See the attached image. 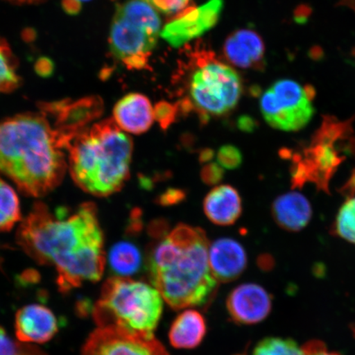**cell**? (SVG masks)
Wrapping results in <instances>:
<instances>
[{
    "mask_svg": "<svg viewBox=\"0 0 355 355\" xmlns=\"http://www.w3.org/2000/svg\"><path fill=\"white\" fill-rule=\"evenodd\" d=\"M17 242L38 263L55 266L62 292L97 282L103 275V234L92 203L72 213L52 212L44 204H35L20 226Z\"/></svg>",
    "mask_w": 355,
    "mask_h": 355,
    "instance_id": "cell-1",
    "label": "cell"
},
{
    "mask_svg": "<svg viewBox=\"0 0 355 355\" xmlns=\"http://www.w3.org/2000/svg\"><path fill=\"white\" fill-rule=\"evenodd\" d=\"M77 133L46 106L0 123V173L26 194L42 197L60 184Z\"/></svg>",
    "mask_w": 355,
    "mask_h": 355,
    "instance_id": "cell-2",
    "label": "cell"
},
{
    "mask_svg": "<svg viewBox=\"0 0 355 355\" xmlns=\"http://www.w3.org/2000/svg\"><path fill=\"white\" fill-rule=\"evenodd\" d=\"M207 238L199 228L180 224L154 248L149 268L153 286L173 309L204 305L219 282L211 272Z\"/></svg>",
    "mask_w": 355,
    "mask_h": 355,
    "instance_id": "cell-3",
    "label": "cell"
},
{
    "mask_svg": "<svg viewBox=\"0 0 355 355\" xmlns=\"http://www.w3.org/2000/svg\"><path fill=\"white\" fill-rule=\"evenodd\" d=\"M132 150L130 137L119 130L114 119L96 123L71 144L70 174L85 192L109 196L121 190L130 177Z\"/></svg>",
    "mask_w": 355,
    "mask_h": 355,
    "instance_id": "cell-4",
    "label": "cell"
},
{
    "mask_svg": "<svg viewBox=\"0 0 355 355\" xmlns=\"http://www.w3.org/2000/svg\"><path fill=\"white\" fill-rule=\"evenodd\" d=\"M163 299L153 286L130 277L107 279L92 309L98 327H117L153 334L161 319Z\"/></svg>",
    "mask_w": 355,
    "mask_h": 355,
    "instance_id": "cell-5",
    "label": "cell"
},
{
    "mask_svg": "<svg viewBox=\"0 0 355 355\" xmlns=\"http://www.w3.org/2000/svg\"><path fill=\"white\" fill-rule=\"evenodd\" d=\"M161 26L157 10L148 0H127L118 6L111 25V52L128 69H145Z\"/></svg>",
    "mask_w": 355,
    "mask_h": 355,
    "instance_id": "cell-6",
    "label": "cell"
},
{
    "mask_svg": "<svg viewBox=\"0 0 355 355\" xmlns=\"http://www.w3.org/2000/svg\"><path fill=\"white\" fill-rule=\"evenodd\" d=\"M242 91L239 74L219 61H204L191 78V100L204 121L209 114L219 116L232 110L241 99Z\"/></svg>",
    "mask_w": 355,
    "mask_h": 355,
    "instance_id": "cell-7",
    "label": "cell"
},
{
    "mask_svg": "<svg viewBox=\"0 0 355 355\" xmlns=\"http://www.w3.org/2000/svg\"><path fill=\"white\" fill-rule=\"evenodd\" d=\"M322 125L315 133L311 146L304 150V157L295 159L293 168L295 186L311 182L327 191L330 180L345 158L340 154L339 145L336 144L352 132L349 122H338L334 118L327 117L324 119Z\"/></svg>",
    "mask_w": 355,
    "mask_h": 355,
    "instance_id": "cell-8",
    "label": "cell"
},
{
    "mask_svg": "<svg viewBox=\"0 0 355 355\" xmlns=\"http://www.w3.org/2000/svg\"><path fill=\"white\" fill-rule=\"evenodd\" d=\"M313 87L302 86L292 79L275 82L260 98L261 112L270 127L296 132L308 125L313 117Z\"/></svg>",
    "mask_w": 355,
    "mask_h": 355,
    "instance_id": "cell-9",
    "label": "cell"
},
{
    "mask_svg": "<svg viewBox=\"0 0 355 355\" xmlns=\"http://www.w3.org/2000/svg\"><path fill=\"white\" fill-rule=\"evenodd\" d=\"M81 355L170 354L153 334L104 327L97 328L88 337Z\"/></svg>",
    "mask_w": 355,
    "mask_h": 355,
    "instance_id": "cell-10",
    "label": "cell"
},
{
    "mask_svg": "<svg viewBox=\"0 0 355 355\" xmlns=\"http://www.w3.org/2000/svg\"><path fill=\"white\" fill-rule=\"evenodd\" d=\"M223 8L224 0H208L202 6L186 8L167 22L159 37L173 47L183 46L214 28Z\"/></svg>",
    "mask_w": 355,
    "mask_h": 355,
    "instance_id": "cell-11",
    "label": "cell"
},
{
    "mask_svg": "<svg viewBox=\"0 0 355 355\" xmlns=\"http://www.w3.org/2000/svg\"><path fill=\"white\" fill-rule=\"evenodd\" d=\"M272 306L269 293L254 283L243 284L234 288L226 301L230 318L243 325L263 322L270 314Z\"/></svg>",
    "mask_w": 355,
    "mask_h": 355,
    "instance_id": "cell-12",
    "label": "cell"
},
{
    "mask_svg": "<svg viewBox=\"0 0 355 355\" xmlns=\"http://www.w3.org/2000/svg\"><path fill=\"white\" fill-rule=\"evenodd\" d=\"M15 330L21 343H46L59 331V322L51 309L31 304L17 313Z\"/></svg>",
    "mask_w": 355,
    "mask_h": 355,
    "instance_id": "cell-13",
    "label": "cell"
},
{
    "mask_svg": "<svg viewBox=\"0 0 355 355\" xmlns=\"http://www.w3.org/2000/svg\"><path fill=\"white\" fill-rule=\"evenodd\" d=\"M208 259L213 276L219 283H227L237 279L246 269L245 250L233 239L221 238L211 244Z\"/></svg>",
    "mask_w": 355,
    "mask_h": 355,
    "instance_id": "cell-14",
    "label": "cell"
},
{
    "mask_svg": "<svg viewBox=\"0 0 355 355\" xmlns=\"http://www.w3.org/2000/svg\"><path fill=\"white\" fill-rule=\"evenodd\" d=\"M224 52L230 63L242 69H263L265 46L259 34L250 29H241L226 39Z\"/></svg>",
    "mask_w": 355,
    "mask_h": 355,
    "instance_id": "cell-15",
    "label": "cell"
},
{
    "mask_svg": "<svg viewBox=\"0 0 355 355\" xmlns=\"http://www.w3.org/2000/svg\"><path fill=\"white\" fill-rule=\"evenodd\" d=\"M113 114L114 122L121 130L137 135L148 131L154 121L153 105L140 93L123 96L115 105Z\"/></svg>",
    "mask_w": 355,
    "mask_h": 355,
    "instance_id": "cell-16",
    "label": "cell"
},
{
    "mask_svg": "<svg viewBox=\"0 0 355 355\" xmlns=\"http://www.w3.org/2000/svg\"><path fill=\"white\" fill-rule=\"evenodd\" d=\"M272 215L277 224L288 232H299L312 218V207L303 194L291 192L278 197L272 204Z\"/></svg>",
    "mask_w": 355,
    "mask_h": 355,
    "instance_id": "cell-17",
    "label": "cell"
},
{
    "mask_svg": "<svg viewBox=\"0 0 355 355\" xmlns=\"http://www.w3.org/2000/svg\"><path fill=\"white\" fill-rule=\"evenodd\" d=\"M204 212L213 224L233 225L242 213V200L230 185L213 189L204 200Z\"/></svg>",
    "mask_w": 355,
    "mask_h": 355,
    "instance_id": "cell-18",
    "label": "cell"
},
{
    "mask_svg": "<svg viewBox=\"0 0 355 355\" xmlns=\"http://www.w3.org/2000/svg\"><path fill=\"white\" fill-rule=\"evenodd\" d=\"M206 333L205 318L198 311L187 309L178 315L173 322L168 340L176 349H194L202 343Z\"/></svg>",
    "mask_w": 355,
    "mask_h": 355,
    "instance_id": "cell-19",
    "label": "cell"
},
{
    "mask_svg": "<svg viewBox=\"0 0 355 355\" xmlns=\"http://www.w3.org/2000/svg\"><path fill=\"white\" fill-rule=\"evenodd\" d=\"M110 269L119 277H128L141 268L143 257L135 244L128 241L115 243L108 257Z\"/></svg>",
    "mask_w": 355,
    "mask_h": 355,
    "instance_id": "cell-20",
    "label": "cell"
},
{
    "mask_svg": "<svg viewBox=\"0 0 355 355\" xmlns=\"http://www.w3.org/2000/svg\"><path fill=\"white\" fill-rule=\"evenodd\" d=\"M20 218L19 197L10 184L0 179V232L10 230Z\"/></svg>",
    "mask_w": 355,
    "mask_h": 355,
    "instance_id": "cell-21",
    "label": "cell"
},
{
    "mask_svg": "<svg viewBox=\"0 0 355 355\" xmlns=\"http://www.w3.org/2000/svg\"><path fill=\"white\" fill-rule=\"evenodd\" d=\"M19 85L16 58L8 43L0 38V93L11 92Z\"/></svg>",
    "mask_w": 355,
    "mask_h": 355,
    "instance_id": "cell-22",
    "label": "cell"
},
{
    "mask_svg": "<svg viewBox=\"0 0 355 355\" xmlns=\"http://www.w3.org/2000/svg\"><path fill=\"white\" fill-rule=\"evenodd\" d=\"M252 355H305L303 348L296 341L281 337H268L261 340Z\"/></svg>",
    "mask_w": 355,
    "mask_h": 355,
    "instance_id": "cell-23",
    "label": "cell"
},
{
    "mask_svg": "<svg viewBox=\"0 0 355 355\" xmlns=\"http://www.w3.org/2000/svg\"><path fill=\"white\" fill-rule=\"evenodd\" d=\"M335 232L345 241L355 244V196L349 197L336 216Z\"/></svg>",
    "mask_w": 355,
    "mask_h": 355,
    "instance_id": "cell-24",
    "label": "cell"
},
{
    "mask_svg": "<svg viewBox=\"0 0 355 355\" xmlns=\"http://www.w3.org/2000/svg\"><path fill=\"white\" fill-rule=\"evenodd\" d=\"M216 158L219 165L227 170H236L243 163L241 150L233 145L222 146L217 152Z\"/></svg>",
    "mask_w": 355,
    "mask_h": 355,
    "instance_id": "cell-25",
    "label": "cell"
},
{
    "mask_svg": "<svg viewBox=\"0 0 355 355\" xmlns=\"http://www.w3.org/2000/svg\"><path fill=\"white\" fill-rule=\"evenodd\" d=\"M178 115L176 106L166 101L159 102L154 108V119L159 123L162 130L166 131L175 121Z\"/></svg>",
    "mask_w": 355,
    "mask_h": 355,
    "instance_id": "cell-26",
    "label": "cell"
},
{
    "mask_svg": "<svg viewBox=\"0 0 355 355\" xmlns=\"http://www.w3.org/2000/svg\"><path fill=\"white\" fill-rule=\"evenodd\" d=\"M159 12L166 15H175L185 10L190 0H148Z\"/></svg>",
    "mask_w": 355,
    "mask_h": 355,
    "instance_id": "cell-27",
    "label": "cell"
},
{
    "mask_svg": "<svg viewBox=\"0 0 355 355\" xmlns=\"http://www.w3.org/2000/svg\"><path fill=\"white\" fill-rule=\"evenodd\" d=\"M225 171L218 163L205 164L201 171V179L207 185L218 184L223 180Z\"/></svg>",
    "mask_w": 355,
    "mask_h": 355,
    "instance_id": "cell-28",
    "label": "cell"
},
{
    "mask_svg": "<svg viewBox=\"0 0 355 355\" xmlns=\"http://www.w3.org/2000/svg\"><path fill=\"white\" fill-rule=\"evenodd\" d=\"M186 194L184 190L171 188L159 195L157 203L163 207H171L184 202Z\"/></svg>",
    "mask_w": 355,
    "mask_h": 355,
    "instance_id": "cell-29",
    "label": "cell"
},
{
    "mask_svg": "<svg viewBox=\"0 0 355 355\" xmlns=\"http://www.w3.org/2000/svg\"><path fill=\"white\" fill-rule=\"evenodd\" d=\"M168 230H170V225L168 222L164 218L155 219L150 222L148 225V233L150 237L153 239H165L168 234Z\"/></svg>",
    "mask_w": 355,
    "mask_h": 355,
    "instance_id": "cell-30",
    "label": "cell"
},
{
    "mask_svg": "<svg viewBox=\"0 0 355 355\" xmlns=\"http://www.w3.org/2000/svg\"><path fill=\"white\" fill-rule=\"evenodd\" d=\"M20 345L21 343L13 341L6 330L0 326V355H16Z\"/></svg>",
    "mask_w": 355,
    "mask_h": 355,
    "instance_id": "cell-31",
    "label": "cell"
},
{
    "mask_svg": "<svg viewBox=\"0 0 355 355\" xmlns=\"http://www.w3.org/2000/svg\"><path fill=\"white\" fill-rule=\"evenodd\" d=\"M141 211L139 208L133 209L127 225L126 234L130 235L139 234L144 229V221L141 218Z\"/></svg>",
    "mask_w": 355,
    "mask_h": 355,
    "instance_id": "cell-32",
    "label": "cell"
},
{
    "mask_svg": "<svg viewBox=\"0 0 355 355\" xmlns=\"http://www.w3.org/2000/svg\"><path fill=\"white\" fill-rule=\"evenodd\" d=\"M303 349L305 355H340L336 352H328L322 343H310Z\"/></svg>",
    "mask_w": 355,
    "mask_h": 355,
    "instance_id": "cell-33",
    "label": "cell"
},
{
    "mask_svg": "<svg viewBox=\"0 0 355 355\" xmlns=\"http://www.w3.org/2000/svg\"><path fill=\"white\" fill-rule=\"evenodd\" d=\"M237 126L242 132H252L256 130L257 124L254 119L248 115H243L238 119Z\"/></svg>",
    "mask_w": 355,
    "mask_h": 355,
    "instance_id": "cell-34",
    "label": "cell"
},
{
    "mask_svg": "<svg viewBox=\"0 0 355 355\" xmlns=\"http://www.w3.org/2000/svg\"><path fill=\"white\" fill-rule=\"evenodd\" d=\"M87 1L89 0H64L63 6L67 12L75 15L79 12L82 3Z\"/></svg>",
    "mask_w": 355,
    "mask_h": 355,
    "instance_id": "cell-35",
    "label": "cell"
},
{
    "mask_svg": "<svg viewBox=\"0 0 355 355\" xmlns=\"http://www.w3.org/2000/svg\"><path fill=\"white\" fill-rule=\"evenodd\" d=\"M16 355H46L42 350L33 347L32 345L21 344L19 352Z\"/></svg>",
    "mask_w": 355,
    "mask_h": 355,
    "instance_id": "cell-36",
    "label": "cell"
},
{
    "mask_svg": "<svg viewBox=\"0 0 355 355\" xmlns=\"http://www.w3.org/2000/svg\"><path fill=\"white\" fill-rule=\"evenodd\" d=\"M215 153L213 150L207 148L202 150L199 154V162L202 164L210 162L213 157H214Z\"/></svg>",
    "mask_w": 355,
    "mask_h": 355,
    "instance_id": "cell-37",
    "label": "cell"
},
{
    "mask_svg": "<svg viewBox=\"0 0 355 355\" xmlns=\"http://www.w3.org/2000/svg\"><path fill=\"white\" fill-rule=\"evenodd\" d=\"M341 3L344 4V6H347L354 8V10L355 11V0H343ZM354 54L355 55V50L354 51Z\"/></svg>",
    "mask_w": 355,
    "mask_h": 355,
    "instance_id": "cell-38",
    "label": "cell"
},
{
    "mask_svg": "<svg viewBox=\"0 0 355 355\" xmlns=\"http://www.w3.org/2000/svg\"><path fill=\"white\" fill-rule=\"evenodd\" d=\"M10 1L16 3H33L37 1V0H10Z\"/></svg>",
    "mask_w": 355,
    "mask_h": 355,
    "instance_id": "cell-39",
    "label": "cell"
}]
</instances>
